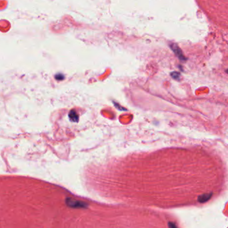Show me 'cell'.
<instances>
[{
	"instance_id": "1",
	"label": "cell",
	"mask_w": 228,
	"mask_h": 228,
	"mask_svg": "<svg viewBox=\"0 0 228 228\" xmlns=\"http://www.w3.org/2000/svg\"><path fill=\"white\" fill-rule=\"evenodd\" d=\"M65 204L68 207L75 208V209H87L88 207L87 203H86L85 202L72 199L70 197L66 198Z\"/></svg>"
},
{
	"instance_id": "2",
	"label": "cell",
	"mask_w": 228,
	"mask_h": 228,
	"mask_svg": "<svg viewBox=\"0 0 228 228\" xmlns=\"http://www.w3.org/2000/svg\"><path fill=\"white\" fill-rule=\"evenodd\" d=\"M171 48L173 50L174 53L176 55L179 57V59L182 60V61H185L186 59V58L184 57L183 53H182L181 50L180 49V48L178 47V46L176 45V44H171Z\"/></svg>"
},
{
	"instance_id": "3",
	"label": "cell",
	"mask_w": 228,
	"mask_h": 228,
	"mask_svg": "<svg viewBox=\"0 0 228 228\" xmlns=\"http://www.w3.org/2000/svg\"><path fill=\"white\" fill-rule=\"evenodd\" d=\"M69 117L70 120L73 122H77L78 121V119H79V116H78L77 112L73 109L71 110V111H69Z\"/></svg>"
},
{
	"instance_id": "4",
	"label": "cell",
	"mask_w": 228,
	"mask_h": 228,
	"mask_svg": "<svg viewBox=\"0 0 228 228\" xmlns=\"http://www.w3.org/2000/svg\"><path fill=\"white\" fill-rule=\"evenodd\" d=\"M171 77L173 78V79H177V80L179 79L180 77H181V75H180V73H178V72H177V71L172 72V73H171Z\"/></svg>"
},
{
	"instance_id": "5",
	"label": "cell",
	"mask_w": 228,
	"mask_h": 228,
	"mask_svg": "<svg viewBox=\"0 0 228 228\" xmlns=\"http://www.w3.org/2000/svg\"><path fill=\"white\" fill-rule=\"evenodd\" d=\"M169 228H177L175 224L173 223H171V222H169Z\"/></svg>"
},
{
	"instance_id": "6",
	"label": "cell",
	"mask_w": 228,
	"mask_h": 228,
	"mask_svg": "<svg viewBox=\"0 0 228 228\" xmlns=\"http://www.w3.org/2000/svg\"><path fill=\"white\" fill-rule=\"evenodd\" d=\"M226 72H227V73H228V69H227V70H226Z\"/></svg>"
}]
</instances>
